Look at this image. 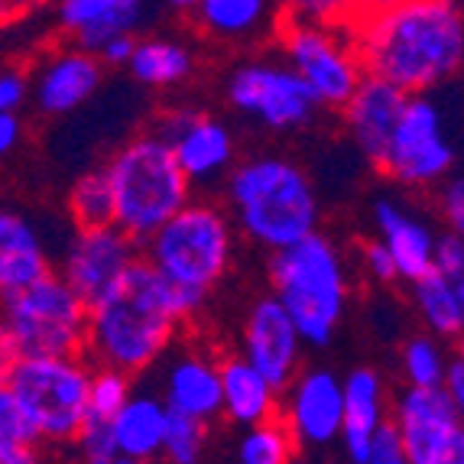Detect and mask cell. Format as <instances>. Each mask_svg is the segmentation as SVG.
Returning a JSON list of instances; mask_svg holds the SVG:
<instances>
[{
  "mask_svg": "<svg viewBox=\"0 0 464 464\" xmlns=\"http://www.w3.org/2000/svg\"><path fill=\"white\" fill-rule=\"evenodd\" d=\"M364 72L406 94L445 85L464 69V14L449 0H400L357 16Z\"/></svg>",
  "mask_w": 464,
  "mask_h": 464,
  "instance_id": "cell-1",
  "label": "cell"
},
{
  "mask_svg": "<svg viewBox=\"0 0 464 464\" xmlns=\"http://www.w3.org/2000/svg\"><path fill=\"white\" fill-rule=\"evenodd\" d=\"M179 318L172 283L150 260H137L101 299L92 302L88 351L101 367L140 373L169 348Z\"/></svg>",
  "mask_w": 464,
  "mask_h": 464,
  "instance_id": "cell-2",
  "label": "cell"
},
{
  "mask_svg": "<svg viewBox=\"0 0 464 464\" xmlns=\"http://www.w3.org/2000/svg\"><path fill=\"white\" fill-rule=\"evenodd\" d=\"M227 201L240 231L273 254L318 234L315 186L302 166L283 156H254L234 166Z\"/></svg>",
  "mask_w": 464,
  "mask_h": 464,
  "instance_id": "cell-3",
  "label": "cell"
},
{
  "mask_svg": "<svg viewBox=\"0 0 464 464\" xmlns=\"http://www.w3.org/2000/svg\"><path fill=\"white\" fill-rule=\"evenodd\" d=\"M104 169L114 188V225L143 247L192 205V182L176 150L156 133L127 140Z\"/></svg>",
  "mask_w": 464,
  "mask_h": 464,
  "instance_id": "cell-4",
  "label": "cell"
},
{
  "mask_svg": "<svg viewBox=\"0 0 464 464\" xmlns=\"http://www.w3.org/2000/svg\"><path fill=\"white\" fill-rule=\"evenodd\" d=\"M270 286L305 344H332L348 305V273L332 240L312 234L295 247L273 254Z\"/></svg>",
  "mask_w": 464,
  "mask_h": 464,
  "instance_id": "cell-5",
  "label": "cell"
},
{
  "mask_svg": "<svg viewBox=\"0 0 464 464\" xmlns=\"http://www.w3.org/2000/svg\"><path fill=\"white\" fill-rule=\"evenodd\" d=\"M88 332L92 305L53 273L7 299L0 364L7 371L26 357H78L88 351Z\"/></svg>",
  "mask_w": 464,
  "mask_h": 464,
  "instance_id": "cell-6",
  "label": "cell"
},
{
  "mask_svg": "<svg viewBox=\"0 0 464 464\" xmlns=\"http://www.w3.org/2000/svg\"><path fill=\"white\" fill-rule=\"evenodd\" d=\"M92 380L78 357H26L4 371V390L30 412L46 441H78L92 416Z\"/></svg>",
  "mask_w": 464,
  "mask_h": 464,
  "instance_id": "cell-7",
  "label": "cell"
},
{
  "mask_svg": "<svg viewBox=\"0 0 464 464\" xmlns=\"http://www.w3.org/2000/svg\"><path fill=\"white\" fill-rule=\"evenodd\" d=\"M231 254V221L211 201H192L147 244V260L169 283L201 293H208L225 276Z\"/></svg>",
  "mask_w": 464,
  "mask_h": 464,
  "instance_id": "cell-8",
  "label": "cell"
},
{
  "mask_svg": "<svg viewBox=\"0 0 464 464\" xmlns=\"http://www.w3.org/2000/svg\"><path fill=\"white\" fill-rule=\"evenodd\" d=\"M354 33L341 36L328 20H289L283 30V53L289 65L305 78L325 108H348L357 88L364 85V63L357 55Z\"/></svg>",
  "mask_w": 464,
  "mask_h": 464,
  "instance_id": "cell-9",
  "label": "cell"
},
{
  "mask_svg": "<svg viewBox=\"0 0 464 464\" xmlns=\"http://www.w3.org/2000/svg\"><path fill=\"white\" fill-rule=\"evenodd\" d=\"M227 101L270 130H299L322 108L305 78L289 63H244L227 78Z\"/></svg>",
  "mask_w": 464,
  "mask_h": 464,
  "instance_id": "cell-10",
  "label": "cell"
},
{
  "mask_svg": "<svg viewBox=\"0 0 464 464\" xmlns=\"http://www.w3.org/2000/svg\"><path fill=\"white\" fill-rule=\"evenodd\" d=\"M455 166V143L445 130V114L426 94H412L396 137L390 143L383 172L402 186H435Z\"/></svg>",
  "mask_w": 464,
  "mask_h": 464,
  "instance_id": "cell-11",
  "label": "cell"
},
{
  "mask_svg": "<svg viewBox=\"0 0 464 464\" xmlns=\"http://www.w3.org/2000/svg\"><path fill=\"white\" fill-rule=\"evenodd\" d=\"M393 426L410 464H464V426L445 387L402 390Z\"/></svg>",
  "mask_w": 464,
  "mask_h": 464,
  "instance_id": "cell-12",
  "label": "cell"
},
{
  "mask_svg": "<svg viewBox=\"0 0 464 464\" xmlns=\"http://www.w3.org/2000/svg\"><path fill=\"white\" fill-rule=\"evenodd\" d=\"M137 247L117 225L78 227L63 256V279L92 305L137 264Z\"/></svg>",
  "mask_w": 464,
  "mask_h": 464,
  "instance_id": "cell-13",
  "label": "cell"
},
{
  "mask_svg": "<svg viewBox=\"0 0 464 464\" xmlns=\"http://www.w3.org/2000/svg\"><path fill=\"white\" fill-rule=\"evenodd\" d=\"M240 341H244V357L270 380L276 393L293 387L299 377L305 341L276 295H264L250 305Z\"/></svg>",
  "mask_w": 464,
  "mask_h": 464,
  "instance_id": "cell-14",
  "label": "cell"
},
{
  "mask_svg": "<svg viewBox=\"0 0 464 464\" xmlns=\"http://www.w3.org/2000/svg\"><path fill=\"white\" fill-rule=\"evenodd\" d=\"M283 422L299 445H309V449L332 445L344 429V380H338L325 367L302 371L289 387Z\"/></svg>",
  "mask_w": 464,
  "mask_h": 464,
  "instance_id": "cell-15",
  "label": "cell"
},
{
  "mask_svg": "<svg viewBox=\"0 0 464 464\" xmlns=\"http://www.w3.org/2000/svg\"><path fill=\"white\" fill-rule=\"evenodd\" d=\"M410 98L412 94H406L402 88L390 85L383 78L367 75L364 85L357 88V94L344 108V121H348V130L354 137L357 150L380 169L387 163L390 143H393L396 127L406 114Z\"/></svg>",
  "mask_w": 464,
  "mask_h": 464,
  "instance_id": "cell-16",
  "label": "cell"
},
{
  "mask_svg": "<svg viewBox=\"0 0 464 464\" xmlns=\"http://www.w3.org/2000/svg\"><path fill=\"white\" fill-rule=\"evenodd\" d=\"M150 14L153 10L140 0H63L55 7V20L75 39V49L98 55L114 39L133 36Z\"/></svg>",
  "mask_w": 464,
  "mask_h": 464,
  "instance_id": "cell-17",
  "label": "cell"
},
{
  "mask_svg": "<svg viewBox=\"0 0 464 464\" xmlns=\"http://www.w3.org/2000/svg\"><path fill=\"white\" fill-rule=\"evenodd\" d=\"M101 85V65L92 53L59 49L33 72V101L43 114H72Z\"/></svg>",
  "mask_w": 464,
  "mask_h": 464,
  "instance_id": "cell-18",
  "label": "cell"
},
{
  "mask_svg": "<svg viewBox=\"0 0 464 464\" xmlns=\"http://www.w3.org/2000/svg\"><path fill=\"white\" fill-rule=\"evenodd\" d=\"M163 400L169 406V412L179 416L208 419L225 412V383H221V367L211 364L208 357L198 351H186L169 361L163 380Z\"/></svg>",
  "mask_w": 464,
  "mask_h": 464,
  "instance_id": "cell-19",
  "label": "cell"
},
{
  "mask_svg": "<svg viewBox=\"0 0 464 464\" xmlns=\"http://www.w3.org/2000/svg\"><path fill=\"white\" fill-rule=\"evenodd\" d=\"M373 221H377L383 247L393 254L396 270H400L402 279H410L416 286L419 279H426L435 270V244H439V237L429 231L422 218L400 208L393 198H380L373 205Z\"/></svg>",
  "mask_w": 464,
  "mask_h": 464,
  "instance_id": "cell-20",
  "label": "cell"
},
{
  "mask_svg": "<svg viewBox=\"0 0 464 464\" xmlns=\"http://www.w3.org/2000/svg\"><path fill=\"white\" fill-rule=\"evenodd\" d=\"M387 402H383V380L371 367H357L344 380V429L341 441L354 464H367L377 445L380 429L387 426Z\"/></svg>",
  "mask_w": 464,
  "mask_h": 464,
  "instance_id": "cell-21",
  "label": "cell"
},
{
  "mask_svg": "<svg viewBox=\"0 0 464 464\" xmlns=\"http://www.w3.org/2000/svg\"><path fill=\"white\" fill-rule=\"evenodd\" d=\"M46 276H53L49 254L33 221L16 211H4L0 215V289H4V299L36 286L39 279Z\"/></svg>",
  "mask_w": 464,
  "mask_h": 464,
  "instance_id": "cell-22",
  "label": "cell"
},
{
  "mask_svg": "<svg viewBox=\"0 0 464 464\" xmlns=\"http://www.w3.org/2000/svg\"><path fill=\"white\" fill-rule=\"evenodd\" d=\"M176 160L192 186H208L234 163V133L215 117L198 114L195 124L172 143Z\"/></svg>",
  "mask_w": 464,
  "mask_h": 464,
  "instance_id": "cell-23",
  "label": "cell"
},
{
  "mask_svg": "<svg viewBox=\"0 0 464 464\" xmlns=\"http://www.w3.org/2000/svg\"><path fill=\"white\" fill-rule=\"evenodd\" d=\"M225 412L237 426H264L276 419V387L250 364L247 357H227L221 364Z\"/></svg>",
  "mask_w": 464,
  "mask_h": 464,
  "instance_id": "cell-24",
  "label": "cell"
},
{
  "mask_svg": "<svg viewBox=\"0 0 464 464\" xmlns=\"http://www.w3.org/2000/svg\"><path fill=\"white\" fill-rule=\"evenodd\" d=\"M169 406L156 396H133L124 412L114 419V435L121 458L130 461H153L163 455L166 432H169Z\"/></svg>",
  "mask_w": 464,
  "mask_h": 464,
  "instance_id": "cell-25",
  "label": "cell"
},
{
  "mask_svg": "<svg viewBox=\"0 0 464 464\" xmlns=\"http://www.w3.org/2000/svg\"><path fill=\"white\" fill-rule=\"evenodd\" d=\"M192 49L186 43H179L172 36H143L137 43V53L130 59V75L137 78L140 85L153 88H169L186 82L192 75Z\"/></svg>",
  "mask_w": 464,
  "mask_h": 464,
  "instance_id": "cell-26",
  "label": "cell"
},
{
  "mask_svg": "<svg viewBox=\"0 0 464 464\" xmlns=\"http://www.w3.org/2000/svg\"><path fill=\"white\" fill-rule=\"evenodd\" d=\"M195 20L205 33L218 39H244L264 26L266 7L264 0H201L192 4Z\"/></svg>",
  "mask_w": 464,
  "mask_h": 464,
  "instance_id": "cell-27",
  "label": "cell"
},
{
  "mask_svg": "<svg viewBox=\"0 0 464 464\" xmlns=\"http://www.w3.org/2000/svg\"><path fill=\"white\" fill-rule=\"evenodd\" d=\"M416 305L419 315L426 318V325L432 328L441 338H455L464 332V315H461V302H458V286L451 279L439 276V273H429L426 279H419L416 286Z\"/></svg>",
  "mask_w": 464,
  "mask_h": 464,
  "instance_id": "cell-28",
  "label": "cell"
},
{
  "mask_svg": "<svg viewBox=\"0 0 464 464\" xmlns=\"http://www.w3.org/2000/svg\"><path fill=\"white\" fill-rule=\"evenodd\" d=\"M69 208L78 227L114 225V188H111L108 169H92L78 176L69 195Z\"/></svg>",
  "mask_w": 464,
  "mask_h": 464,
  "instance_id": "cell-29",
  "label": "cell"
},
{
  "mask_svg": "<svg viewBox=\"0 0 464 464\" xmlns=\"http://www.w3.org/2000/svg\"><path fill=\"white\" fill-rule=\"evenodd\" d=\"M295 435L283 419H273L264 426L244 432L237 445V464H293L295 461Z\"/></svg>",
  "mask_w": 464,
  "mask_h": 464,
  "instance_id": "cell-30",
  "label": "cell"
},
{
  "mask_svg": "<svg viewBox=\"0 0 464 464\" xmlns=\"http://www.w3.org/2000/svg\"><path fill=\"white\" fill-rule=\"evenodd\" d=\"M449 361L445 351L432 338H410L402 348V373L410 380V387L419 390H439L449 380Z\"/></svg>",
  "mask_w": 464,
  "mask_h": 464,
  "instance_id": "cell-31",
  "label": "cell"
},
{
  "mask_svg": "<svg viewBox=\"0 0 464 464\" xmlns=\"http://www.w3.org/2000/svg\"><path fill=\"white\" fill-rule=\"evenodd\" d=\"M130 400L133 396H130V380H127V373L101 367L92 380V416L88 419H94V422H114Z\"/></svg>",
  "mask_w": 464,
  "mask_h": 464,
  "instance_id": "cell-32",
  "label": "cell"
},
{
  "mask_svg": "<svg viewBox=\"0 0 464 464\" xmlns=\"http://www.w3.org/2000/svg\"><path fill=\"white\" fill-rule=\"evenodd\" d=\"M205 451V422L188 416H169V432L163 445V464H198Z\"/></svg>",
  "mask_w": 464,
  "mask_h": 464,
  "instance_id": "cell-33",
  "label": "cell"
},
{
  "mask_svg": "<svg viewBox=\"0 0 464 464\" xmlns=\"http://www.w3.org/2000/svg\"><path fill=\"white\" fill-rule=\"evenodd\" d=\"M43 435L30 412L7 393L0 390V449H36Z\"/></svg>",
  "mask_w": 464,
  "mask_h": 464,
  "instance_id": "cell-34",
  "label": "cell"
},
{
  "mask_svg": "<svg viewBox=\"0 0 464 464\" xmlns=\"http://www.w3.org/2000/svg\"><path fill=\"white\" fill-rule=\"evenodd\" d=\"M78 458H82V464H117L121 461L114 422H94V419H88V426L82 429V435H78Z\"/></svg>",
  "mask_w": 464,
  "mask_h": 464,
  "instance_id": "cell-35",
  "label": "cell"
},
{
  "mask_svg": "<svg viewBox=\"0 0 464 464\" xmlns=\"http://www.w3.org/2000/svg\"><path fill=\"white\" fill-rule=\"evenodd\" d=\"M435 273L451 283L464 279V237L461 234L445 231L435 244Z\"/></svg>",
  "mask_w": 464,
  "mask_h": 464,
  "instance_id": "cell-36",
  "label": "cell"
},
{
  "mask_svg": "<svg viewBox=\"0 0 464 464\" xmlns=\"http://www.w3.org/2000/svg\"><path fill=\"white\" fill-rule=\"evenodd\" d=\"M33 98V78L24 69H4L0 75V114H20L26 101Z\"/></svg>",
  "mask_w": 464,
  "mask_h": 464,
  "instance_id": "cell-37",
  "label": "cell"
},
{
  "mask_svg": "<svg viewBox=\"0 0 464 464\" xmlns=\"http://www.w3.org/2000/svg\"><path fill=\"white\" fill-rule=\"evenodd\" d=\"M439 211L445 218L451 234H461L464 237V172L461 176H451L439 195Z\"/></svg>",
  "mask_w": 464,
  "mask_h": 464,
  "instance_id": "cell-38",
  "label": "cell"
},
{
  "mask_svg": "<svg viewBox=\"0 0 464 464\" xmlns=\"http://www.w3.org/2000/svg\"><path fill=\"white\" fill-rule=\"evenodd\" d=\"M367 464H410L406 451H402V441H400V432H396L393 422L380 429L377 435V445H373V455Z\"/></svg>",
  "mask_w": 464,
  "mask_h": 464,
  "instance_id": "cell-39",
  "label": "cell"
},
{
  "mask_svg": "<svg viewBox=\"0 0 464 464\" xmlns=\"http://www.w3.org/2000/svg\"><path fill=\"white\" fill-rule=\"evenodd\" d=\"M364 264L367 270L373 273V279H383V283H390V279L400 276V270H396V260L393 254H390L387 247H383V240H371L364 247Z\"/></svg>",
  "mask_w": 464,
  "mask_h": 464,
  "instance_id": "cell-40",
  "label": "cell"
},
{
  "mask_svg": "<svg viewBox=\"0 0 464 464\" xmlns=\"http://www.w3.org/2000/svg\"><path fill=\"white\" fill-rule=\"evenodd\" d=\"M208 293H201V289H186V286H176L172 283V312H176L179 322H186V318L198 315L201 305H205Z\"/></svg>",
  "mask_w": 464,
  "mask_h": 464,
  "instance_id": "cell-41",
  "label": "cell"
},
{
  "mask_svg": "<svg viewBox=\"0 0 464 464\" xmlns=\"http://www.w3.org/2000/svg\"><path fill=\"white\" fill-rule=\"evenodd\" d=\"M445 390H449L451 402H455V410H458V419H461V426H464V357H455V361H451Z\"/></svg>",
  "mask_w": 464,
  "mask_h": 464,
  "instance_id": "cell-42",
  "label": "cell"
},
{
  "mask_svg": "<svg viewBox=\"0 0 464 464\" xmlns=\"http://www.w3.org/2000/svg\"><path fill=\"white\" fill-rule=\"evenodd\" d=\"M137 43H140L137 36H121V39H114L111 46L101 49V59H104L108 65H130L133 53H137Z\"/></svg>",
  "mask_w": 464,
  "mask_h": 464,
  "instance_id": "cell-43",
  "label": "cell"
},
{
  "mask_svg": "<svg viewBox=\"0 0 464 464\" xmlns=\"http://www.w3.org/2000/svg\"><path fill=\"white\" fill-rule=\"evenodd\" d=\"M20 133H24L20 114H0V153H14V147L20 143Z\"/></svg>",
  "mask_w": 464,
  "mask_h": 464,
  "instance_id": "cell-44",
  "label": "cell"
},
{
  "mask_svg": "<svg viewBox=\"0 0 464 464\" xmlns=\"http://www.w3.org/2000/svg\"><path fill=\"white\" fill-rule=\"evenodd\" d=\"M0 464H43L36 449H0Z\"/></svg>",
  "mask_w": 464,
  "mask_h": 464,
  "instance_id": "cell-45",
  "label": "cell"
},
{
  "mask_svg": "<svg viewBox=\"0 0 464 464\" xmlns=\"http://www.w3.org/2000/svg\"><path fill=\"white\" fill-rule=\"evenodd\" d=\"M455 286H458V302H461V315H464V279L461 283H455Z\"/></svg>",
  "mask_w": 464,
  "mask_h": 464,
  "instance_id": "cell-46",
  "label": "cell"
},
{
  "mask_svg": "<svg viewBox=\"0 0 464 464\" xmlns=\"http://www.w3.org/2000/svg\"><path fill=\"white\" fill-rule=\"evenodd\" d=\"M117 464H147V461H130V458H121Z\"/></svg>",
  "mask_w": 464,
  "mask_h": 464,
  "instance_id": "cell-47",
  "label": "cell"
},
{
  "mask_svg": "<svg viewBox=\"0 0 464 464\" xmlns=\"http://www.w3.org/2000/svg\"><path fill=\"white\" fill-rule=\"evenodd\" d=\"M293 464H305V461H293Z\"/></svg>",
  "mask_w": 464,
  "mask_h": 464,
  "instance_id": "cell-48",
  "label": "cell"
}]
</instances>
